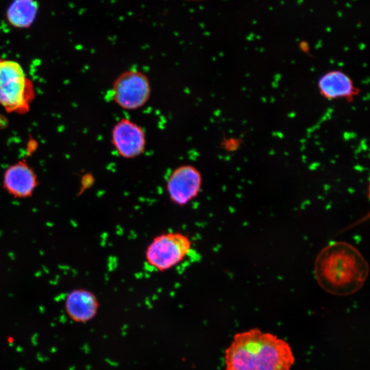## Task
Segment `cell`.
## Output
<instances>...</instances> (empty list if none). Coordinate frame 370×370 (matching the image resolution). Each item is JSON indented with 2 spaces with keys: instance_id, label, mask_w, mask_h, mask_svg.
<instances>
[{
  "instance_id": "cell-1",
  "label": "cell",
  "mask_w": 370,
  "mask_h": 370,
  "mask_svg": "<svg viewBox=\"0 0 370 370\" xmlns=\"http://www.w3.org/2000/svg\"><path fill=\"white\" fill-rule=\"evenodd\" d=\"M294 362L288 343L258 328L236 333L225 352V370H291Z\"/></svg>"
},
{
  "instance_id": "cell-2",
  "label": "cell",
  "mask_w": 370,
  "mask_h": 370,
  "mask_svg": "<svg viewBox=\"0 0 370 370\" xmlns=\"http://www.w3.org/2000/svg\"><path fill=\"white\" fill-rule=\"evenodd\" d=\"M369 268L362 254L344 241L329 243L318 254L314 275L326 292L346 296L358 291L365 283Z\"/></svg>"
},
{
  "instance_id": "cell-3",
  "label": "cell",
  "mask_w": 370,
  "mask_h": 370,
  "mask_svg": "<svg viewBox=\"0 0 370 370\" xmlns=\"http://www.w3.org/2000/svg\"><path fill=\"white\" fill-rule=\"evenodd\" d=\"M34 86L16 61L0 58V105L8 113H27L35 97Z\"/></svg>"
},
{
  "instance_id": "cell-4",
  "label": "cell",
  "mask_w": 370,
  "mask_h": 370,
  "mask_svg": "<svg viewBox=\"0 0 370 370\" xmlns=\"http://www.w3.org/2000/svg\"><path fill=\"white\" fill-rule=\"evenodd\" d=\"M191 248L188 235L180 232H164L153 238L147 245L145 260L153 270L163 272L180 264Z\"/></svg>"
},
{
  "instance_id": "cell-5",
  "label": "cell",
  "mask_w": 370,
  "mask_h": 370,
  "mask_svg": "<svg viewBox=\"0 0 370 370\" xmlns=\"http://www.w3.org/2000/svg\"><path fill=\"white\" fill-rule=\"evenodd\" d=\"M151 88L146 74L136 69L127 70L113 82V101L121 108L135 110L144 106L151 97Z\"/></svg>"
},
{
  "instance_id": "cell-6",
  "label": "cell",
  "mask_w": 370,
  "mask_h": 370,
  "mask_svg": "<svg viewBox=\"0 0 370 370\" xmlns=\"http://www.w3.org/2000/svg\"><path fill=\"white\" fill-rule=\"evenodd\" d=\"M202 184L200 171L192 164H185L177 166L169 174L166 190L173 204L184 206L198 197Z\"/></svg>"
},
{
  "instance_id": "cell-7",
  "label": "cell",
  "mask_w": 370,
  "mask_h": 370,
  "mask_svg": "<svg viewBox=\"0 0 370 370\" xmlns=\"http://www.w3.org/2000/svg\"><path fill=\"white\" fill-rule=\"evenodd\" d=\"M111 143L117 154L125 159H134L142 155L146 147L144 129L130 119L122 118L112 127Z\"/></svg>"
},
{
  "instance_id": "cell-8",
  "label": "cell",
  "mask_w": 370,
  "mask_h": 370,
  "mask_svg": "<svg viewBox=\"0 0 370 370\" xmlns=\"http://www.w3.org/2000/svg\"><path fill=\"white\" fill-rule=\"evenodd\" d=\"M37 184L36 174L25 160H20L10 166L3 174V187L15 197L30 196Z\"/></svg>"
},
{
  "instance_id": "cell-9",
  "label": "cell",
  "mask_w": 370,
  "mask_h": 370,
  "mask_svg": "<svg viewBox=\"0 0 370 370\" xmlns=\"http://www.w3.org/2000/svg\"><path fill=\"white\" fill-rule=\"evenodd\" d=\"M320 95L328 100L344 99L352 101L360 90L352 79L341 70H332L323 74L317 82Z\"/></svg>"
},
{
  "instance_id": "cell-10",
  "label": "cell",
  "mask_w": 370,
  "mask_h": 370,
  "mask_svg": "<svg viewBox=\"0 0 370 370\" xmlns=\"http://www.w3.org/2000/svg\"><path fill=\"white\" fill-rule=\"evenodd\" d=\"M99 306L96 295L84 288L71 291L64 302L67 316L77 323H86L92 319L97 313Z\"/></svg>"
},
{
  "instance_id": "cell-11",
  "label": "cell",
  "mask_w": 370,
  "mask_h": 370,
  "mask_svg": "<svg viewBox=\"0 0 370 370\" xmlns=\"http://www.w3.org/2000/svg\"><path fill=\"white\" fill-rule=\"evenodd\" d=\"M38 10L36 0H13L6 11L10 25L16 28H28L34 22Z\"/></svg>"
},
{
  "instance_id": "cell-12",
  "label": "cell",
  "mask_w": 370,
  "mask_h": 370,
  "mask_svg": "<svg viewBox=\"0 0 370 370\" xmlns=\"http://www.w3.org/2000/svg\"><path fill=\"white\" fill-rule=\"evenodd\" d=\"M189 1H205V0H186Z\"/></svg>"
}]
</instances>
